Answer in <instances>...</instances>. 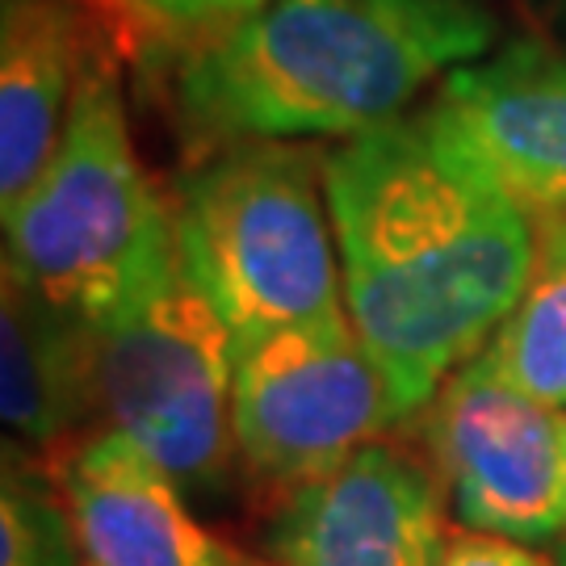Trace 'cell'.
I'll list each match as a JSON object with an SVG mask.
<instances>
[{
  "label": "cell",
  "mask_w": 566,
  "mask_h": 566,
  "mask_svg": "<svg viewBox=\"0 0 566 566\" xmlns=\"http://www.w3.org/2000/svg\"><path fill=\"white\" fill-rule=\"evenodd\" d=\"M403 420L348 311L285 327L235 357V453L261 483L298 491Z\"/></svg>",
  "instance_id": "8992f818"
},
{
  "label": "cell",
  "mask_w": 566,
  "mask_h": 566,
  "mask_svg": "<svg viewBox=\"0 0 566 566\" xmlns=\"http://www.w3.org/2000/svg\"><path fill=\"white\" fill-rule=\"evenodd\" d=\"M428 407V446L462 528L525 546L566 533L563 411L507 386L483 357L449 374Z\"/></svg>",
  "instance_id": "52a82bcc"
},
{
  "label": "cell",
  "mask_w": 566,
  "mask_h": 566,
  "mask_svg": "<svg viewBox=\"0 0 566 566\" xmlns=\"http://www.w3.org/2000/svg\"><path fill=\"white\" fill-rule=\"evenodd\" d=\"M0 382L4 424L34 449H60L102 411L88 324L18 277L0 294Z\"/></svg>",
  "instance_id": "7c38bea8"
},
{
  "label": "cell",
  "mask_w": 566,
  "mask_h": 566,
  "mask_svg": "<svg viewBox=\"0 0 566 566\" xmlns=\"http://www.w3.org/2000/svg\"><path fill=\"white\" fill-rule=\"evenodd\" d=\"M491 42L479 0H269L185 51L177 109L206 143L353 139Z\"/></svg>",
  "instance_id": "7a4b0ae2"
},
{
  "label": "cell",
  "mask_w": 566,
  "mask_h": 566,
  "mask_svg": "<svg viewBox=\"0 0 566 566\" xmlns=\"http://www.w3.org/2000/svg\"><path fill=\"white\" fill-rule=\"evenodd\" d=\"M324 160L294 139L223 143L177 185V248L235 357L285 327L344 311Z\"/></svg>",
  "instance_id": "3957f363"
},
{
  "label": "cell",
  "mask_w": 566,
  "mask_h": 566,
  "mask_svg": "<svg viewBox=\"0 0 566 566\" xmlns=\"http://www.w3.org/2000/svg\"><path fill=\"white\" fill-rule=\"evenodd\" d=\"M563 446H566V411H563Z\"/></svg>",
  "instance_id": "d6986e66"
},
{
  "label": "cell",
  "mask_w": 566,
  "mask_h": 566,
  "mask_svg": "<svg viewBox=\"0 0 566 566\" xmlns=\"http://www.w3.org/2000/svg\"><path fill=\"white\" fill-rule=\"evenodd\" d=\"M0 566H81L63 504H55L25 465L4 458L0 491Z\"/></svg>",
  "instance_id": "5bb4252c"
},
{
  "label": "cell",
  "mask_w": 566,
  "mask_h": 566,
  "mask_svg": "<svg viewBox=\"0 0 566 566\" xmlns=\"http://www.w3.org/2000/svg\"><path fill=\"white\" fill-rule=\"evenodd\" d=\"M109 4L151 42L193 51L269 0H109Z\"/></svg>",
  "instance_id": "9a60e30c"
},
{
  "label": "cell",
  "mask_w": 566,
  "mask_h": 566,
  "mask_svg": "<svg viewBox=\"0 0 566 566\" xmlns=\"http://www.w3.org/2000/svg\"><path fill=\"white\" fill-rule=\"evenodd\" d=\"M168 223L172 206L147 185L135 156L118 67L102 51H84L55 156L4 210V277L93 319Z\"/></svg>",
  "instance_id": "5b68a950"
},
{
  "label": "cell",
  "mask_w": 566,
  "mask_h": 566,
  "mask_svg": "<svg viewBox=\"0 0 566 566\" xmlns=\"http://www.w3.org/2000/svg\"><path fill=\"white\" fill-rule=\"evenodd\" d=\"M446 537L432 474L403 449L374 441L285 495L273 554L282 566H441Z\"/></svg>",
  "instance_id": "9c48e42d"
},
{
  "label": "cell",
  "mask_w": 566,
  "mask_h": 566,
  "mask_svg": "<svg viewBox=\"0 0 566 566\" xmlns=\"http://www.w3.org/2000/svg\"><path fill=\"white\" fill-rule=\"evenodd\" d=\"M324 189L344 311L407 420L512 315L542 240L525 206L424 114L340 139Z\"/></svg>",
  "instance_id": "6da1fadb"
},
{
  "label": "cell",
  "mask_w": 566,
  "mask_h": 566,
  "mask_svg": "<svg viewBox=\"0 0 566 566\" xmlns=\"http://www.w3.org/2000/svg\"><path fill=\"white\" fill-rule=\"evenodd\" d=\"M240 566H282V563H269V558H248V554H243Z\"/></svg>",
  "instance_id": "ac0fdd59"
},
{
  "label": "cell",
  "mask_w": 566,
  "mask_h": 566,
  "mask_svg": "<svg viewBox=\"0 0 566 566\" xmlns=\"http://www.w3.org/2000/svg\"><path fill=\"white\" fill-rule=\"evenodd\" d=\"M546 235H549V240H554V243H563V248H566V219H558V223L549 227Z\"/></svg>",
  "instance_id": "e0dca14e"
},
{
  "label": "cell",
  "mask_w": 566,
  "mask_h": 566,
  "mask_svg": "<svg viewBox=\"0 0 566 566\" xmlns=\"http://www.w3.org/2000/svg\"><path fill=\"white\" fill-rule=\"evenodd\" d=\"M507 386L549 411H566V248L546 235L521 303L479 353Z\"/></svg>",
  "instance_id": "4fadbf2b"
},
{
  "label": "cell",
  "mask_w": 566,
  "mask_h": 566,
  "mask_svg": "<svg viewBox=\"0 0 566 566\" xmlns=\"http://www.w3.org/2000/svg\"><path fill=\"white\" fill-rule=\"evenodd\" d=\"M424 122L528 214L566 219V55L512 46L441 81Z\"/></svg>",
  "instance_id": "ba28073f"
},
{
  "label": "cell",
  "mask_w": 566,
  "mask_h": 566,
  "mask_svg": "<svg viewBox=\"0 0 566 566\" xmlns=\"http://www.w3.org/2000/svg\"><path fill=\"white\" fill-rule=\"evenodd\" d=\"M441 566H554L546 554H537L525 542L479 533V528H453L446 537Z\"/></svg>",
  "instance_id": "2e32d148"
},
{
  "label": "cell",
  "mask_w": 566,
  "mask_h": 566,
  "mask_svg": "<svg viewBox=\"0 0 566 566\" xmlns=\"http://www.w3.org/2000/svg\"><path fill=\"white\" fill-rule=\"evenodd\" d=\"M84 324L109 428L147 449L181 491L210 495L235 458V344L189 277L177 227L147 243L118 298Z\"/></svg>",
  "instance_id": "277c9868"
},
{
  "label": "cell",
  "mask_w": 566,
  "mask_h": 566,
  "mask_svg": "<svg viewBox=\"0 0 566 566\" xmlns=\"http://www.w3.org/2000/svg\"><path fill=\"white\" fill-rule=\"evenodd\" d=\"M84 30L67 0L0 4V210L34 189L81 81Z\"/></svg>",
  "instance_id": "8fae6325"
},
{
  "label": "cell",
  "mask_w": 566,
  "mask_h": 566,
  "mask_svg": "<svg viewBox=\"0 0 566 566\" xmlns=\"http://www.w3.org/2000/svg\"><path fill=\"white\" fill-rule=\"evenodd\" d=\"M60 504L81 566L243 563L240 549L185 512L172 474L118 428H102L63 453Z\"/></svg>",
  "instance_id": "30bf717a"
}]
</instances>
